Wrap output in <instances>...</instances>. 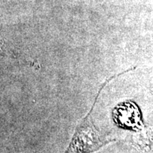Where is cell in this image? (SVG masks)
Returning a JSON list of instances; mask_svg holds the SVG:
<instances>
[{"label":"cell","instance_id":"1","mask_svg":"<svg viewBox=\"0 0 153 153\" xmlns=\"http://www.w3.org/2000/svg\"><path fill=\"white\" fill-rule=\"evenodd\" d=\"M130 70H131L129 69L122 73L109 77L101 85L92 107L87 116L82 120L79 125L76 126L71 142L64 153H92L99 150L108 143L115 141V140H107L104 135L99 133L91 120V113L94 111L101 91L106 87L107 84L114 78L118 77L126 72H128Z\"/></svg>","mask_w":153,"mask_h":153},{"label":"cell","instance_id":"2","mask_svg":"<svg viewBox=\"0 0 153 153\" xmlns=\"http://www.w3.org/2000/svg\"><path fill=\"white\" fill-rule=\"evenodd\" d=\"M115 123L126 128H139L143 124L141 114L135 103L126 101L118 105L113 113Z\"/></svg>","mask_w":153,"mask_h":153},{"label":"cell","instance_id":"3","mask_svg":"<svg viewBox=\"0 0 153 153\" xmlns=\"http://www.w3.org/2000/svg\"><path fill=\"white\" fill-rule=\"evenodd\" d=\"M3 46H4V41L2 38L0 36V50H2Z\"/></svg>","mask_w":153,"mask_h":153}]
</instances>
